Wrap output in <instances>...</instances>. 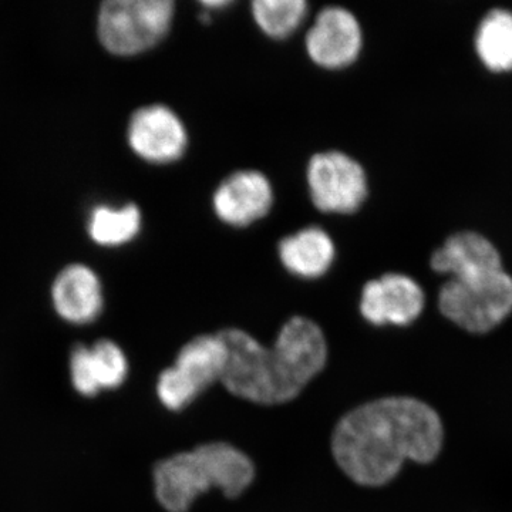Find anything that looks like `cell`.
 I'll return each instance as SVG.
<instances>
[{"label":"cell","instance_id":"obj_1","mask_svg":"<svg viewBox=\"0 0 512 512\" xmlns=\"http://www.w3.org/2000/svg\"><path fill=\"white\" fill-rule=\"evenodd\" d=\"M444 444V427L429 404L413 397H387L357 407L339 421L332 451L355 483H390L407 460L433 463Z\"/></svg>","mask_w":512,"mask_h":512},{"label":"cell","instance_id":"obj_2","mask_svg":"<svg viewBox=\"0 0 512 512\" xmlns=\"http://www.w3.org/2000/svg\"><path fill=\"white\" fill-rule=\"evenodd\" d=\"M218 336L228 350L221 383L249 402L281 404L295 399L328 359L322 329L302 316L285 323L272 349L259 345L244 330L224 329Z\"/></svg>","mask_w":512,"mask_h":512},{"label":"cell","instance_id":"obj_3","mask_svg":"<svg viewBox=\"0 0 512 512\" xmlns=\"http://www.w3.org/2000/svg\"><path fill=\"white\" fill-rule=\"evenodd\" d=\"M254 476V464L242 451L231 444L210 443L160 461L154 468V485L165 510L187 512L198 495L211 488L225 497H238Z\"/></svg>","mask_w":512,"mask_h":512},{"label":"cell","instance_id":"obj_4","mask_svg":"<svg viewBox=\"0 0 512 512\" xmlns=\"http://www.w3.org/2000/svg\"><path fill=\"white\" fill-rule=\"evenodd\" d=\"M174 16L173 0H109L99 10L97 33L113 55H140L168 35Z\"/></svg>","mask_w":512,"mask_h":512},{"label":"cell","instance_id":"obj_5","mask_svg":"<svg viewBox=\"0 0 512 512\" xmlns=\"http://www.w3.org/2000/svg\"><path fill=\"white\" fill-rule=\"evenodd\" d=\"M439 308L467 332H491L512 312V278L503 269L473 278H451L441 288Z\"/></svg>","mask_w":512,"mask_h":512},{"label":"cell","instance_id":"obj_6","mask_svg":"<svg viewBox=\"0 0 512 512\" xmlns=\"http://www.w3.org/2000/svg\"><path fill=\"white\" fill-rule=\"evenodd\" d=\"M227 362V346L218 333L190 340L178 353L174 367L158 379L161 403L170 410L184 409L212 383L221 382Z\"/></svg>","mask_w":512,"mask_h":512},{"label":"cell","instance_id":"obj_7","mask_svg":"<svg viewBox=\"0 0 512 512\" xmlns=\"http://www.w3.org/2000/svg\"><path fill=\"white\" fill-rule=\"evenodd\" d=\"M309 197L319 211L349 215L362 208L369 194L365 168L338 150L322 151L306 168Z\"/></svg>","mask_w":512,"mask_h":512},{"label":"cell","instance_id":"obj_8","mask_svg":"<svg viewBox=\"0 0 512 512\" xmlns=\"http://www.w3.org/2000/svg\"><path fill=\"white\" fill-rule=\"evenodd\" d=\"M305 49L309 59L322 69H346L362 53V25L352 10L326 6L316 15L306 33Z\"/></svg>","mask_w":512,"mask_h":512},{"label":"cell","instance_id":"obj_9","mask_svg":"<svg viewBox=\"0 0 512 512\" xmlns=\"http://www.w3.org/2000/svg\"><path fill=\"white\" fill-rule=\"evenodd\" d=\"M131 150L144 161L171 164L184 157L188 131L181 117L164 104H151L134 111L128 121Z\"/></svg>","mask_w":512,"mask_h":512},{"label":"cell","instance_id":"obj_10","mask_svg":"<svg viewBox=\"0 0 512 512\" xmlns=\"http://www.w3.org/2000/svg\"><path fill=\"white\" fill-rule=\"evenodd\" d=\"M271 181L258 170H239L221 181L212 194L215 217L228 227L245 228L261 221L274 207Z\"/></svg>","mask_w":512,"mask_h":512},{"label":"cell","instance_id":"obj_11","mask_svg":"<svg viewBox=\"0 0 512 512\" xmlns=\"http://www.w3.org/2000/svg\"><path fill=\"white\" fill-rule=\"evenodd\" d=\"M423 308V289L403 274H384L366 282L360 296V313L375 326L410 325Z\"/></svg>","mask_w":512,"mask_h":512},{"label":"cell","instance_id":"obj_12","mask_svg":"<svg viewBox=\"0 0 512 512\" xmlns=\"http://www.w3.org/2000/svg\"><path fill=\"white\" fill-rule=\"evenodd\" d=\"M56 312L76 325L93 322L103 309V288L99 276L89 266H66L52 286Z\"/></svg>","mask_w":512,"mask_h":512},{"label":"cell","instance_id":"obj_13","mask_svg":"<svg viewBox=\"0 0 512 512\" xmlns=\"http://www.w3.org/2000/svg\"><path fill=\"white\" fill-rule=\"evenodd\" d=\"M431 268L440 274L463 279L501 271L503 264L497 248L483 235L476 232H458L434 252L431 256Z\"/></svg>","mask_w":512,"mask_h":512},{"label":"cell","instance_id":"obj_14","mask_svg":"<svg viewBox=\"0 0 512 512\" xmlns=\"http://www.w3.org/2000/svg\"><path fill=\"white\" fill-rule=\"evenodd\" d=\"M278 256L289 274L302 279H318L332 268L336 247L325 229L305 227L281 239Z\"/></svg>","mask_w":512,"mask_h":512},{"label":"cell","instance_id":"obj_15","mask_svg":"<svg viewBox=\"0 0 512 512\" xmlns=\"http://www.w3.org/2000/svg\"><path fill=\"white\" fill-rule=\"evenodd\" d=\"M141 229V212L136 204L120 208H94L90 215L89 234L103 247H120L137 237Z\"/></svg>","mask_w":512,"mask_h":512},{"label":"cell","instance_id":"obj_16","mask_svg":"<svg viewBox=\"0 0 512 512\" xmlns=\"http://www.w3.org/2000/svg\"><path fill=\"white\" fill-rule=\"evenodd\" d=\"M477 52L485 66L493 70L512 69V15L493 10L481 22L477 33Z\"/></svg>","mask_w":512,"mask_h":512},{"label":"cell","instance_id":"obj_17","mask_svg":"<svg viewBox=\"0 0 512 512\" xmlns=\"http://www.w3.org/2000/svg\"><path fill=\"white\" fill-rule=\"evenodd\" d=\"M252 18L262 33L282 40L292 36L306 20L309 5L305 0H255Z\"/></svg>","mask_w":512,"mask_h":512},{"label":"cell","instance_id":"obj_18","mask_svg":"<svg viewBox=\"0 0 512 512\" xmlns=\"http://www.w3.org/2000/svg\"><path fill=\"white\" fill-rule=\"evenodd\" d=\"M100 389H117L126 380L128 365L123 350L111 340H99L92 349Z\"/></svg>","mask_w":512,"mask_h":512},{"label":"cell","instance_id":"obj_19","mask_svg":"<svg viewBox=\"0 0 512 512\" xmlns=\"http://www.w3.org/2000/svg\"><path fill=\"white\" fill-rule=\"evenodd\" d=\"M70 373L74 389L83 396L92 397L100 392L94 370L92 350L83 345H77L70 356Z\"/></svg>","mask_w":512,"mask_h":512}]
</instances>
